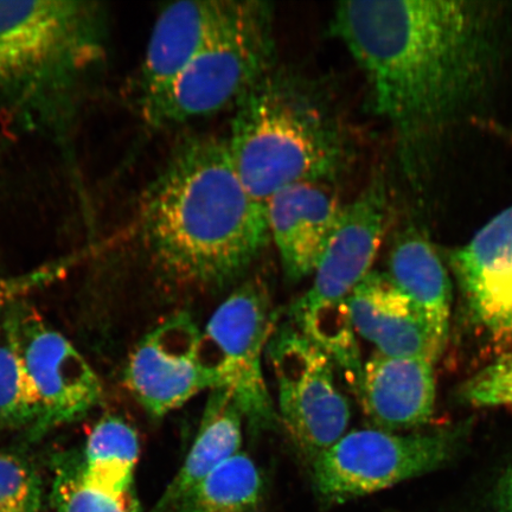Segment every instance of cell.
I'll return each instance as SVG.
<instances>
[{"mask_svg": "<svg viewBox=\"0 0 512 512\" xmlns=\"http://www.w3.org/2000/svg\"><path fill=\"white\" fill-rule=\"evenodd\" d=\"M331 29L361 68L371 110L392 128L407 168L483 99L501 54L498 12L484 3H339Z\"/></svg>", "mask_w": 512, "mask_h": 512, "instance_id": "1", "label": "cell"}, {"mask_svg": "<svg viewBox=\"0 0 512 512\" xmlns=\"http://www.w3.org/2000/svg\"><path fill=\"white\" fill-rule=\"evenodd\" d=\"M127 234L157 270L217 287L245 273L270 243L266 203L242 183L226 139L179 142L138 198Z\"/></svg>", "mask_w": 512, "mask_h": 512, "instance_id": "2", "label": "cell"}, {"mask_svg": "<svg viewBox=\"0 0 512 512\" xmlns=\"http://www.w3.org/2000/svg\"><path fill=\"white\" fill-rule=\"evenodd\" d=\"M110 46L104 3L0 2V118L63 142L104 78Z\"/></svg>", "mask_w": 512, "mask_h": 512, "instance_id": "3", "label": "cell"}, {"mask_svg": "<svg viewBox=\"0 0 512 512\" xmlns=\"http://www.w3.org/2000/svg\"><path fill=\"white\" fill-rule=\"evenodd\" d=\"M226 144L242 183L264 203L290 185L336 181L351 156L323 89L274 68L235 107Z\"/></svg>", "mask_w": 512, "mask_h": 512, "instance_id": "4", "label": "cell"}, {"mask_svg": "<svg viewBox=\"0 0 512 512\" xmlns=\"http://www.w3.org/2000/svg\"><path fill=\"white\" fill-rule=\"evenodd\" d=\"M388 217L387 184L379 175L345 204L342 221L313 272V285L292 309L294 326L344 370L356 388L363 369L349 299L371 272Z\"/></svg>", "mask_w": 512, "mask_h": 512, "instance_id": "5", "label": "cell"}, {"mask_svg": "<svg viewBox=\"0 0 512 512\" xmlns=\"http://www.w3.org/2000/svg\"><path fill=\"white\" fill-rule=\"evenodd\" d=\"M274 57L271 4L241 2L168 91L140 108V117L147 126L165 130L236 107L271 72Z\"/></svg>", "mask_w": 512, "mask_h": 512, "instance_id": "6", "label": "cell"}, {"mask_svg": "<svg viewBox=\"0 0 512 512\" xmlns=\"http://www.w3.org/2000/svg\"><path fill=\"white\" fill-rule=\"evenodd\" d=\"M466 437V426L408 435L345 433L311 460L313 488L329 504L375 494L441 469L462 450Z\"/></svg>", "mask_w": 512, "mask_h": 512, "instance_id": "7", "label": "cell"}, {"mask_svg": "<svg viewBox=\"0 0 512 512\" xmlns=\"http://www.w3.org/2000/svg\"><path fill=\"white\" fill-rule=\"evenodd\" d=\"M272 324L266 287L249 281L217 307L201 334L200 360L210 390H226L254 433L268 430L277 420L262 371Z\"/></svg>", "mask_w": 512, "mask_h": 512, "instance_id": "8", "label": "cell"}, {"mask_svg": "<svg viewBox=\"0 0 512 512\" xmlns=\"http://www.w3.org/2000/svg\"><path fill=\"white\" fill-rule=\"evenodd\" d=\"M267 352L280 418L305 456L315 459L347 433L351 418L349 402L337 386L335 363L296 326L275 332Z\"/></svg>", "mask_w": 512, "mask_h": 512, "instance_id": "9", "label": "cell"}, {"mask_svg": "<svg viewBox=\"0 0 512 512\" xmlns=\"http://www.w3.org/2000/svg\"><path fill=\"white\" fill-rule=\"evenodd\" d=\"M2 329L21 357L40 405L30 438L78 421L98 405L102 386L91 364L24 298L8 306Z\"/></svg>", "mask_w": 512, "mask_h": 512, "instance_id": "10", "label": "cell"}, {"mask_svg": "<svg viewBox=\"0 0 512 512\" xmlns=\"http://www.w3.org/2000/svg\"><path fill=\"white\" fill-rule=\"evenodd\" d=\"M201 334L189 313H177L149 332L132 352L125 386L152 418H163L210 389L200 360Z\"/></svg>", "mask_w": 512, "mask_h": 512, "instance_id": "11", "label": "cell"}, {"mask_svg": "<svg viewBox=\"0 0 512 512\" xmlns=\"http://www.w3.org/2000/svg\"><path fill=\"white\" fill-rule=\"evenodd\" d=\"M240 5L232 0H198L172 3L159 12L134 86L138 111L168 91Z\"/></svg>", "mask_w": 512, "mask_h": 512, "instance_id": "12", "label": "cell"}, {"mask_svg": "<svg viewBox=\"0 0 512 512\" xmlns=\"http://www.w3.org/2000/svg\"><path fill=\"white\" fill-rule=\"evenodd\" d=\"M448 265L456 275L467 315L496 332H512V206L453 249Z\"/></svg>", "mask_w": 512, "mask_h": 512, "instance_id": "13", "label": "cell"}, {"mask_svg": "<svg viewBox=\"0 0 512 512\" xmlns=\"http://www.w3.org/2000/svg\"><path fill=\"white\" fill-rule=\"evenodd\" d=\"M271 239L286 277L302 280L315 272L342 221L345 204L324 183H299L266 202Z\"/></svg>", "mask_w": 512, "mask_h": 512, "instance_id": "14", "label": "cell"}, {"mask_svg": "<svg viewBox=\"0 0 512 512\" xmlns=\"http://www.w3.org/2000/svg\"><path fill=\"white\" fill-rule=\"evenodd\" d=\"M355 332L373 343L377 354L420 358L435 363L443 351L409 299L386 273L370 272L349 299Z\"/></svg>", "mask_w": 512, "mask_h": 512, "instance_id": "15", "label": "cell"}, {"mask_svg": "<svg viewBox=\"0 0 512 512\" xmlns=\"http://www.w3.org/2000/svg\"><path fill=\"white\" fill-rule=\"evenodd\" d=\"M358 392L364 411L381 430L424 426L432 419L435 407L434 363L376 352L363 368Z\"/></svg>", "mask_w": 512, "mask_h": 512, "instance_id": "16", "label": "cell"}, {"mask_svg": "<svg viewBox=\"0 0 512 512\" xmlns=\"http://www.w3.org/2000/svg\"><path fill=\"white\" fill-rule=\"evenodd\" d=\"M386 274L413 304L444 352L450 336L452 284L432 243L419 230L406 229L390 251Z\"/></svg>", "mask_w": 512, "mask_h": 512, "instance_id": "17", "label": "cell"}, {"mask_svg": "<svg viewBox=\"0 0 512 512\" xmlns=\"http://www.w3.org/2000/svg\"><path fill=\"white\" fill-rule=\"evenodd\" d=\"M243 416L226 390H211L200 430L177 475L151 512H174L177 504L203 478L240 452Z\"/></svg>", "mask_w": 512, "mask_h": 512, "instance_id": "18", "label": "cell"}, {"mask_svg": "<svg viewBox=\"0 0 512 512\" xmlns=\"http://www.w3.org/2000/svg\"><path fill=\"white\" fill-rule=\"evenodd\" d=\"M264 497L259 467L239 452L194 486L174 512H261Z\"/></svg>", "mask_w": 512, "mask_h": 512, "instance_id": "19", "label": "cell"}, {"mask_svg": "<svg viewBox=\"0 0 512 512\" xmlns=\"http://www.w3.org/2000/svg\"><path fill=\"white\" fill-rule=\"evenodd\" d=\"M140 444L123 419L107 416L89 434L82 454L83 476L94 488L121 495L133 490Z\"/></svg>", "mask_w": 512, "mask_h": 512, "instance_id": "20", "label": "cell"}, {"mask_svg": "<svg viewBox=\"0 0 512 512\" xmlns=\"http://www.w3.org/2000/svg\"><path fill=\"white\" fill-rule=\"evenodd\" d=\"M51 499L56 512H139L133 490L114 495L89 484L79 454L57 459Z\"/></svg>", "mask_w": 512, "mask_h": 512, "instance_id": "21", "label": "cell"}, {"mask_svg": "<svg viewBox=\"0 0 512 512\" xmlns=\"http://www.w3.org/2000/svg\"><path fill=\"white\" fill-rule=\"evenodd\" d=\"M40 418L37 394L9 338L0 330V426L29 435Z\"/></svg>", "mask_w": 512, "mask_h": 512, "instance_id": "22", "label": "cell"}, {"mask_svg": "<svg viewBox=\"0 0 512 512\" xmlns=\"http://www.w3.org/2000/svg\"><path fill=\"white\" fill-rule=\"evenodd\" d=\"M41 473L27 458L0 451V512H41Z\"/></svg>", "mask_w": 512, "mask_h": 512, "instance_id": "23", "label": "cell"}, {"mask_svg": "<svg viewBox=\"0 0 512 512\" xmlns=\"http://www.w3.org/2000/svg\"><path fill=\"white\" fill-rule=\"evenodd\" d=\"M459 399L473 407H512V350L465 381Z\"/></svg>", "mask_w": 512, "mask_h": 512, "instance_id": "24", "label": "cell"}, {"mask_svg": "<svg viewBox=\"0 0 512 512\" xmlns=\"http://www.w3.org/2000/svg\"><path fill=\"white\" fill-rule=\"evenodd\" d=\"M76 260L78 258H68L41 266L25 274L15 275V277L0 278V330H2L5 311L11 303L22 299L25 294L35 288L47 285L50 281L61 277Z\"/></svg>", "mask_w": 512, "mask_h": 512, "instance_id": "25", "label": "cell"}, {"mask_svg": "<svg viewBox=\"0 0 512 512\" xmlns=\"http://www.w3.org/2000/svg\"><path fill=\"white\" fill-rule=\"evenodd\" d=\"M495 505L497 512H512V463L498 480Z\"/></svg>", "mask_w": 512, "mask_h": 512, "instance_id": "26", "label": "cell"}]
</instances>
